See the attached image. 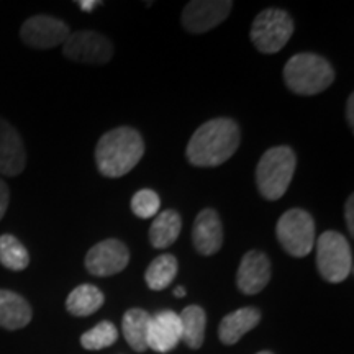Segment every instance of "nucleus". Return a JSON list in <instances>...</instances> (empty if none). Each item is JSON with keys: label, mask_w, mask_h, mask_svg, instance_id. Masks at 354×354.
Here are the masks:
<instances>
[{"label": "nucleus", "mask_w": 354, "mask_h": 354, "mask_svg": "<svg viewBox=\"0 0 354 354\" xmlns=\"http://www.w3.org/2000/svg\"><path fill=\"white\" fill-rule=\"evenodd\" d=\"M241 141L238 123L232 118H214L196 130L187 145V159L197 167H216L236 153Z\"/></svg>", "instance_id": "nucleus-1"}, {"label": "nucleus", "mask_w": 354, "mask_h": 354, "mask_svg": "<svg viewBox=\"0 0 354 354\" xmlns=\"http://www.w3.org/2000/svg\"><path fill=\"white\" fill-rule=\"evenodd\" d=\"M145 141L135 128L118 127L105 133L95 146L97 169L102 176L123 177L141 161Z\"/></svg>", "instance_id": "nucleus-2"}, {"label": "nucleus", "mask_w": 354, "mask_h": 354, "mask_svg": "<svg viewBox=\"0 0 354 354\" xmlns=\"http://www.w3.org/2000/svg\"><path fill=\"white\" fill-rule=\"evenodd\" d=\"M287 87L297 95H315L335 81V69L325 57L313 53L292 56L284 68Z\"/></svg>", "instance_id": "nucleus-3"}, {"label": "nucleus", "mask_w": 354, "mask_h": 354, "mask_svg": "<svg viewBox=\"0 0 354 354\" xmlns=\"http://www.w3.org/2000/svg\"><path fill=\"white\" fill-rule=\"evenodd\" d=\"M295 153L289 146L268 149L256 167V184L266 201H279L289 189L295 172Z\"/></svg>", "instance_id": "nucleus-4"}, {"label": "nucleus", "mask_w": 354, "mask_h": 354, "mask_svg": "<svg viewBox=\"0 0 354 354\" xmlns=\"http://www.w3.org/2000/svg\"><path fill=\"white\" fill-rule=\"evenodd\" d=\"M317 268L320 276L331 284L346 281L353 272V253L346 238L338 232H325L318 236Z\"/></svg>", "instance_id": "nucleus-5"}, {"label": "nucleus", "mask_w": 354, "mask_h": 354, "mask_svg": "<svg viewBox=\"0 0 354 354\" xmlns=\"http://www.w3.org/2000/svg\"><path fill=\"white\" fill-rule=\"evenodd\" d=\"M294 33V20L281 8H266L256 15L251 26V41L256 50L264 55L279 53L289 41Z\"/></svg>", "instance_id": "nucleus-6"}, {"label": "nucleus", "mask_w": 354, "mask_h": 354, "mask_svg": "<svg viewBox=\"0 0 354 354\" xmlns=\"http://www.w3.org/2000/svg\"><path fill=\"white\" fill-rule=\"evenodd\" d=\"M277 240L294 258H305L315 246V221L302 209H290L277 221Z\"/></svg>", "instance_id": "nucleus-7"}, {"label": "nucleus", "mask_w": 354, "mask_h": 354, "mask_svg": "<svg viewBox=\"0 0 354 354\" xmlns=\"http://www.w3.org/2000/svg\"><path fill=\"white\" fill-rule=\"evenodd\" d=\"M63 55L71 61L84 64H105L112 59L113 46L110 39L97 32L69 33L63 43Z\"/></svg>", "instance_id": "nucleus-8"}, {"label": "nucleus", "mask_w": 354, "mask_h": 354, "mask_svg": "<svg viewBox=\"0 0 354 354\" xmlns=\"http://www.w3.org/2000/svg\"><path fill=\"white\" fill-rule=\"evenodd\" d=\"M69 33V26L63 20L50 15L30 17L20 28L21 41L37 50H53L61 46Z\"/></svg>", "instance_id": "nucleus-9"}, {"label": "nucleus", "mask_w": 354, "mask_h": 354, "mask_svg": "<svg viewBox=\"0 0 354 354\" xmlns=\"http://www.w3.org/2000/svg\"><path fill=\"white\" fill-rule=\"evenodd\" d=\"M128 263H130V251L125 243L115 238L97 243L87 251L84 259L88 274L97 277H109L122 272Z\"/></svg>", "instance_id": "nucleus-10"}, {"label": "nucleus", "mask_w": 354, "mask_h": 354, "mask_svg": "<svg viewBox=\"0 0 354 354\" xmlns=\"http://www.w3.org/2000/svg\"><path fill=\"white\" fill-rule=\"evenodd\" d=\"M233 2L230 0H194L183 10V25L189 33H207L227 20Z\"/></svg>", "instance_id": "nucleus-11"}, {"label": "nucleus", "mask_w": 354, "mask_h": 354, "mask_svg": "<svg viewBox=\"0 0 354 354\" xmlns=\"http://www.w3.org/2000/svg\"><path fill=\"white\" fill-rule=\"evenodd\" d=\"M271 281V263L263 251H248L236 272V286L243 294L254 295Z\"/></svg>", "instance_id": "nucleus-12"}, {"label": "nucleus", "mask_w": 354, "mask_h": 354, "mask_svg": "<svg viewBox=\"0 0 354 354\" xmlns=\"http://www.w3.org/2000/svg\"><path fill=\"white\" fill-rule=\"evenodd\" d=\"M183 338L180 318L172 310H162L149 320L148 348L156 353H169Z\"/></svg>", "instance_id": "nucleus-13"}, {"label": "nucleus", "mask_w": 354, "mask_h": 354, "mask_svg": "<svg viewBox=\"0 0 354 354\" xmlns=\"http://www.w3.org/2000/svg\"><path fill=\"white\" fill-rule=\"evenodd\" d=\"M26 166V151L19 131L0 117V174L15 177Z\"/></svg>", "instance_id": "nucleus-14"}, {"label": "nucleus", "mask_w": 354, "mask_h": 354, "mask_svg": "<svg viewBox=\"0 0 354 354\" xmlns=\"http://www.w3.org/2000/svg\"><path fill=\"white\" fill-rule=\"evenodd\" d=\"M192 240L197 253L212 256L223 245V225L214 209H203L194 221Z\"/></svg>", "instance_id": "nucleus-15"}, {"label": "nucleus", "mask_w": 354, "mask_h": 354, "mask_svg": "<svg viewBox=\"0 0 354 354\" xmlns=\"http://www.w3.org/2000/svg\"><path fill=\"white\" fill-rule=\"evenodd\" d=\"M261 322V312L256 307H243L228 313L223 320L220 322L218 336L223 344H234L258 326Z\"/></svg>", "instance_id": "nucleus-16"}, {"label": "nucleus", "mask_w": 354, "mask_h": 354, "mask_svg": "<svg viewBox=\"0 0 354 354\" xmlns=\"http://www.w3.org/2000/svg\"><path fill=\"white\" fill-rule=\"evenodd\" d=\"M30 304L12 290L0 289V328L20 330L32 322Z\"/></svg>", "instance_id": "nucleus-17"}, {"label": "nucleus", "mask_w": 354, "mask_h": 354, "mask_svg": "<svg viewBox=\"0 0 354 354\" xmlns=\"http://www.w3.org/2000/svg\"><path fill=\"white\" fill-rule=\"evenodd\" d=\"M183 228V220L176 210H165L154 216L149 228V241L156 250H165L176 243Z\"/></svg>", "instance_id": "nucleus-18"}, {"label": "nucleus", "mask_w": 354, "mask_h": 354, "mask_svg": "<svg viewBox=\"0 0 354 354\" xmlns=\"http://www.w3.org/2000/svg\"><path fill=\"white\" fill-rule=\"evenodd\" d=\"M151 315L143 308H130L123 315L122 328L127 343L136 353H143L148 349V330Z\"/></svg>", "instance_id": "nucleus-19"}, {"label": "nucleus", "mask_w": 354, "mask_h": 354, "mask_svg": "<svg viewBox=\"0 0 354 354\" xmlns=\"http://www.w3.org/2000/svg\"><path fill=\"white\" fill-rule=\"evenodd\" d=\"M105 302L99 287L91 284L77 286L66 299V308L74 317H88L95 313Z\"/></svg>", "instance_id": "nucleus-20"}, {"label": "nucleus", "mask_w": 354, "mask_h": 354, "mask_svg": "<svg viewBox=\"0 0 354 354\" xmlns=\"http://www.w3.org/2000/svg\"><path fill=\"white\" fill-rule=\"evenodd\" d=\"M180 328H183V342L189 348L198 349L203 344L205 338L207 315L205 310L198 305H189L180 312Z\"/></svg>", "instance_id": "nucleus-21"}, {"label": "nucleus", "mask_w": 354, "mask_h": 354, "mask_svg": "<svg viewBox=\"0 0 354 354\" xmlns=\"http://www.w3.org/2000/svg\"><path fill=\"white\" fill-rule=\"evenodd\" d=\"M177 259L174 254L158 256L151 264L148 266L145 274L146 284L151 290H165L171 286L177 276Z\"/></svg>", "instance_id": "nucleus-22"}, {"label": "nucleus", "mask_w": 354, "mask_h": 354, "mask_svg": "<svg viewBox=\"0 0 354 354\" xmlns=\"http://www.w3.org/2000/svg\"><path fill=\"white\" fill-rule=\"evenodd\" d=\"M0 264L10 271H24L30 264L28 250L13 234L0 236Z\"/></svg>", "instance_id": "nucleus-23"}, {"label": "nucleus", "mask_w": 354, "mask_h": 354, "mask_svg": "<svg viewBox=\"0 0 354 354\" xmlns=\"http://www.w3.org/2000/svg\"><path fill=\"white\" fill-rule=\"evenodd\" d=\"M118 330L113 323L110 322H100L94 328L86 331L81 336L82 348L88 349V351H99V349L109 348L117 342Z\"/></svg>", "instance_id": "nucleus-24"}, {"label": "nucleus", "mask_w": 354, "mask_h": 354, "mask_svg": "<svg viewBox=\"0 0 354 354\" xmlns=\"http://www.w3.org/2000/svg\"><path fill=\"white\" fill-rule=\"evenodd\" d=\"M161 198L151 189H141L131 198V212L138 218H151L159 214Z\"/></svg>", "instance_id": "nucleus-25"}, {"label": "nucleus", "mask_w": 354, "mask_h": 354, "mask_svg": "<svg viewBox=\"0 0 354 354\" xmlns=\"http://www.w3.org/2000/svg\"><path fill=\"white\" fill-rule=\"evenodd\" d=\"M8 202H10V190L3 179H0V220L7 214Z\"/></svg>", "instance_id": "nucleus-26"}, {"label": "nucleus", "mask_w": 354, "mask_h": 354, "mask_svg": "<svg viewBox=\"0 0 354 354\" xmlns=\"http://www.w3.org/2000/svg\"><path fill=\"white\" fill-rule=\"evenodd\" d=\"M354 196H349L344 205V216H346V225L349 230V236H354Z\"/></svg>", "instance_id": "nucleus-27"}, {"label": "nucleus", "mask_w": 354, "mask_h": 354, "mask_svg": "<svg viewBox=\"0 0 354 354\" xmlns=\"http://www.w3.org/2000/svg\"><path fill=\"white\" fill-rule=\"evenodd\" d=\"M346 120L349 123V128L354 130V95L351 94L348 97V104H346Z\"/></svg>", "instance_id": "nucleus-28"}, {"label": "nucleus", "mask_w": 354, "mask_h": 354, "mask_svg": "<svg viewBox=\"0 0 354 354\" xmlns=\"http://www.w3.org/2000/svg\"><path fill=\"white\" fill-rule=\"evenodd\" d=\"M77 6L84 12H92L97 6H102V2H97V0H81V2H77Z\"/></svg>", "instance_id": "nucleus-29"}, {"label": "nucleus", "mask_w": 354, "mask_h": 354, "mask_svg": "<svg viewBox=\"0 0 354 354\" xmlns=\"http://www.w3.org/2000/svg\"><path fill=\"white\" fill-rule=\"evenodd\" d=\"M174 295H176V297H180V299L185 297V289H184V287H176Z\"/></svg>", "instance_id": "nucleus-30"}, {"label": "nucleus", "mask_w": 354, "mask_h": 354, "mask_svg": "<svg viewBox=\"0 0 354 354\" xmlns=\"http://www.w3.org/2000/svg\"><path fill=\"white\" fill-rule=\"evenodd\" d=\"M258 354H272L271 351H261V353H258Z\"/></svg>", "instance_id": "nucleus-31"}]
</instances>
